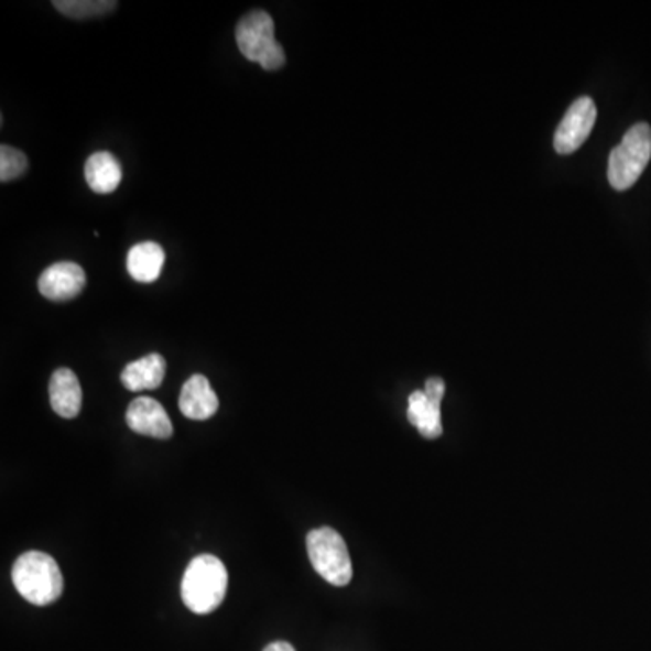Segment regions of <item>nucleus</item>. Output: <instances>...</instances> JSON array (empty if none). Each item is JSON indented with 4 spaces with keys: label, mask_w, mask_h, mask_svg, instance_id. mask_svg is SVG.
I'll return each mask as SVG.
<instances>
[{
    "label": "nucleus",
    "mask_w": 651,
    "mask_h": 651,
    "mask_svg": "<svg viewBox=\"0 0 651 651\" xmlns=\"http://www.w3.org/2000/svg\"><path fill=\"white\" fill-rule=\"evenodd\" d=\"M228 574L216 555L202 554L188 563L182 579V599L188 610L207 616L227 596Z\"/></svg>",
    "instance_id": "obj_1"
},
{
    "label": "nucleus",
    "mask_w": 651,
    "mask_h": 651,
    "mask_svg": "<svg viewBox=\"0 0 651 651\" xmlns=\"http://www.w3.org/2000/svg\"><path fill=\"white\" fill-rule=\"evenodd\" d=\"M11 579L17 592L31 605H51L64 592L61 566L44 552L30 551L22 554L13 565Z\"/></svg>",
    "instance_id": "obj_2"
},
{
    "label": "nucleus",
    "mask_w": 651,
    "mask_h": 651,
    "mask_svg": "<svg viewBox=\"0 0 651 651\" xmlns=\"http://www.w3.org/2000/svg\"><path fill=\"white\" fill-rule=\"evenodd\" d=\"M236 42L241 55L258 62L264 72H278L286 62L283 46L275 39V24L267 11L253 10L242 17L236 28Z\"/></svg>",
    "instance_id": "obj_3"
},
{
    "label": "nucleus",
    "mask_w": 651,
    "mask_h": 651,
    "mask_svg": "<svg viewBox=\"0 0 651 651\" xmlns=\"http://www.w3.org/2000/svg\"><path fill=\"white\" fill-rule=\"evenodd\" d=\"M651 158V129L648 123H636L628 129L621 145H617L608 162V182L617 191L636 185Z\"/></svg>",
    "instance_id": "obj_4"
},
{
    "label": "nucleus",
    "mask_w": 651,
    "mask_h": 651,
    "mask_svg": "<svg viewBox=\"0 0 651 651\" xmlns=\"http://www.w3.org/2000/svg\"><path fill=\"white\" fill-rule=\"evenodd\" d=\"M308 557L318 576L329 585L346 586L354 577V566L343 535L329 527H321L306 538Z\"/></svg>",
    "instance_id": "obj_5"
},
{
    "label": "nucleus",
    "mask_w": 651,
    "mask_h": 651,
    "mask_svg": "<svg viewBox=\"0 0 651 651\" xmlns=\"http://www.w3.org/2000/svg\"><path fill=\"white\" fill-rule=\"evenodd\" d=\"M596 120L597 107L592 98L583 97L574 101L555 131V151L560 154L576 152L590 137Z\"/></svg>",
    "instance_id": "obj_6"
},
{
    "label": "nucleus",
    "mask_w": 651,
    "mask_h": 651,
    "mask_svg": "<svg viewBox=\"0 0 651 651\" xmlns=\"http://www.w3.org/2000/svg\"><path fill=\"white\" fill-rule=\"evenodd\" d=\"M84 286H86V272L80 264L72 261L51 264L39 278V290L42 295L56 303L78 297Z\"/></svg>",
    "instance_id": "obj_7"
},
{
    "label": "nucleus",
    "mask_w": 651,
    "mask_h": 651,
    "mask_svg": "<svg viewBox=\"0 0 651 651\" xmlns=\"http://www.w3.org/2000/svg\"><path fill=\"white\" fill-rule=\"evenodd\" d=\"M127 425L134 433L151 438L167 440L172 436V422L167 411L158 400L140 397L132 400L126 414Z\"/></svg>",
    "instance_id": "obj_8"
},
{
    "label": "nucleus",
    "mask_w": 651,
    "mask_h": 651,
    "mask_svg": "<svg viewBox=\"0 0 651 651\" xmlns=\"http://www.w3.org/2000/svg\"><path fill=\"white\" fill-rule=\"evenodd\" d=\"M219 410V399L205 375H193L183 384L180 394V411L191 420L213 419Z\"/></svg>",
    "instance_id": "obj_9"
},
{
    "label": "nucleus",
    "mask_w": 651,
    "mask_h": 651,
    "mask_svg": "<svg viewBox=\"0 0 651 651\" xmlns=\"http://www.w3.org/2000/svg\"><path fill=\"white\" fill-rule=\"evenodd\" d=\"M51 408L62 419H75L82 410V386L75 371L56 369L50 380Z\"/></svg>",
    "instance_id": "obj_10"
},
{
    "label": "nucleus",
    "mask_w": 651,
    "mask_h": 651,
    "mask_svg": "<svg viewBox=\"0 0 651 651\" xmlns=\"http://www.w3.org/2000/svg\"><path fill=\"white\" fill-rule=\"evenodd\" d=\"M167 373V362L160 354H149L143 359L127 364L121 371L120 379L123 388L129 391H145V389H158L163 384Z\"/></svg>",
    "instance_id": "obj_11"
},
{
    "label": "nucleus",
    "mask_w": 651,
    "mask_h": 651,
    "mask_svg": "<svg viewBox=\"0 0 651 651\" xmlns=\"http://www.w3.org/2000/svg\"><path fill=\"white\" fill-rule=\"evenodd\" d=\"M165 250L158 242H138L127 253V272L138 283H154L162 275Z\"/></svg>",
    "instance_id": "obj_12"
},
{
    "label": "nucleus",
    "mask_w": 651,
    "mask_h": 651,
    "mask_svg": "<svg viewBox=\"0 0 651 651\" xmlns=\"http://www.w3.org/2000/svg\"><path fill=\"white\" fill-rule=\"evenodd\" d=\"M86 182L91 188L93 193L112 194L120 187L123 171H121L120 162L112 156L111 152L100 151L95 152L86 162Z\"/></svg>",
    "instance_id": "obj_13"
},
{
    "label": "nucleus",
    "mask_w": 651,
    "mask_h": 651,
    "mask_svg": "<svg viewBox=\"0 0 651 651\" xmlns=\"http://www.w3.org/2000/svg\"><path fill=\"white\" fill-rule=\"evenodd\" d=\"M408 419L424 438L436 440L442 436V404L433 402L424 391L411 394Z\"/></svg>",
    "instance_id": "obj_14"
},
{
    "label": "nucleus",
    "mask_w": 651,
    "mask_h": 651,
    "mask_svg": "<svg viewBox=\"0 0 651 651\" xmlns=\"http://www.w3.org/2000/svg\"><path fill=\"white\" fill-rule=\"evenodd\" d=\"M56 10L72 19H89V17L106 15L118 8L115 0H55Z\"/></svg>",
    "instance_id": "obj_15"
},
{
    "label": "nucleus",
    "mask_w": 651,
    "mask_h": 651,
    "mask_svg": "<svg viewBox=\"0 0 651 651\" xmlns=\"http://www.w3.org/2000/svg\"><path fill=\"white\" fill-rule=\"evenodd\" d=\"M28 171V158L15 147H0V182H13Z\"/></svg>",
    "instance_id": "obj_16"
},
{
    "label": "nucleus",
    "mask_w": 651,
    "mask_h": 651,
    "mask_svg": "<svg viewBox=\"0 0 651 651\" xmlns=\"http://www.w3.org/2000/svg\"><path fill=\"white\" fill-rule=\"evenodd\" d=\"M424 393L436 404H442L445 394V382L442 379H430L425 382Z\"/></svg>",
    "instance_id": "obj_17"
},
{
    "label": "nucleus",
    "mask_w": 651,
    "mask_h": 651,
    "mask_svg": "<svg viewBox=\"0 0 651 651\" xmlns=\"http://www.w3.org/2000/svg\"><path fill=\"white\" fill-rule=\"evenodd\" d=\"M263 651H295V648H293L290 642L275 641L272 642V644H268Z\"/></svg>",
    "instance_id": "obj_18"
}]
</instances>
